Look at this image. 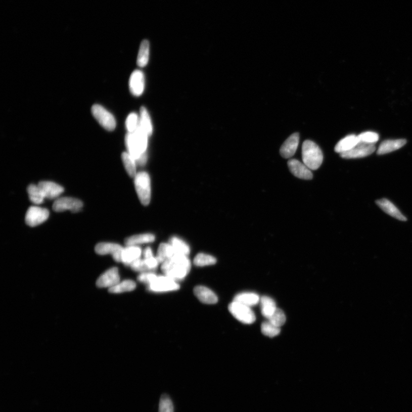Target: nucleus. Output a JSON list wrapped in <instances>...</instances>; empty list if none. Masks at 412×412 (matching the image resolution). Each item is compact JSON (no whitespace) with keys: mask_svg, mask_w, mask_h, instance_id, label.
Here are the masks:
<instances>
[{"mask_svg":"<svg viewBox=\"0 0 412 412\" xmlns=\"http://www.w3.org/2000/svg\"><path fill=\"white\" fill-rule=\"evenodd\" d=\"M261 331L264 336L269 337H274L279 335L281 332V328L275 326V325L267 321V322L262 323L261 325Z\"/></svg>","mask_w":412,"mask_h":412,"instance_id":"473e14b6","label":"nucleus"},{"mask_svg":"<svg viewBox=\"0 0 412 412\" xmlns=\"http://www.w3.org/2000/svg\"><path fill=\"white\" fill-rule=\"evenodd\" d=\"M121 159L128 174L132 177H135L137 174L136 160L128 152H124L121 155Z\"/></svg>","mask_w":412,"mask_h":412,"instance_id":"bb28decb","label":"nucleus"},{"mask_svg":"<svg viewBox=\"0 0 412 412\" xmlns=\"http://www.w3.org/2000/svg\"><path fill=\"white\" fill-rule=\"evenodd\" d=\"M158 276L152 271L142 272L138 277V280L141 283L149 285L151 284Z\"/></svg>","mask_w":412,"mask_h":412,"instance_id":"4c0bfd02","label":"nucleus"},{"mask_svg":"<svg viewBox=\"0 0 412 412\" xmlns=\"http://www.w3.org/2000/svg\"><path fill=\"white\" fill-rule=\"evenodd\" d=\"M140 112V125L147 135L150 136L153 133V128L149 112L144 107H141Z\"/></svg>","mask_w":412,"mask_h":412,"instance_id":"c85d7f7f","label":"nucleus"},{"mask_svg":"<svg viewBox=\"0 0 412 412\" xmlns=\"http://www.w3.org/2000/svg\"><path fill=\"white\" fill-rule=\"evenodd\" d=\"M262 314L267 319L274 314L277 309L276 303L269 297L263 296L260 299Z\"/></svg>","mask_w":412,"mask_h":412,"instance_id":"b1692460","label":"nucleus"},{"mask_svg":"<svg viewBox=\"0 0 412 412\" xmlns=\"http://www.w3.org/2000/svg\"><path fill=\"white\" fill-rule=\"evenodd\" d=\"M47 199H58L64 191L62 186L51 181H42L38 184Z\"/></svg>","mask_w":412,"mask_h":412,"instance_id":"2eb2a0df","label":"nucleus"},{"mask_svg":"<svg viewBox=\"0 0 412 412\" xmlns=\"http://www.w3.org/2000/svg\"><path fill=\"white\" fill-rule=\"evenodd\" d=\"M260 299L257 294L245 292L237 294L234 301L251 307L257 305L260 302Z\"/></svg>","mask_w":412,"mask_h":412,"instance_id":"4be33fe9","label":"nucleus"},{"mask_svg":"<svg viewBox=\"0 0 412 412\" xmlns=\"http://www.w3.org/2000/svg\"><path fill=\"white\" fill-rule=\"evenodd\" d=\"M159 412H174L171 399L167 394H162L160 398Z\"/></svg>","mask_w":412,"mask_h":412,"instance_id":"72a5a7b5","label":"nucleus"},{"mask_svg":"<svg viewBox=\"0 0 412 412\" xmlns=\"http://www.w3.org/2000/svg\"><path fill=\"white\" fill-rule=\"evenodd\" d=\"M359 143H365V144H373L378 142L379 140V134L372 131H368L361 133L357 136Z\"/></svg>","mask_w":412,"mask_h":412,"instance_id":"f704fd0d","label":"nucleus"},{"mask_svg":"<svg viewBox=\"0 0 412 412\" xmlns=\"http://www.w3.org/2000/svg\"><path fill=\"white\" fill-rule=\"evenodd\" d=\"M194 292L198 300L206 304H215L218 302V299L216 295L205 286H197L195 288Z\"/></svg>","mask_w":412,"mask_h":412,"instance_id":"a211bd4d","label":"nucleus"},{"mask_svg":"<svg viewBox=\"0 0 412 412\" xmlns=\"http://www.w3.org/2000/svg\"><path fill=\"white\" fill-rule=\"evenodd\" d=\"M123 249L122 246L115 243L102 242L95 247V252L101 255L111 254L115 261L121 262Z\"/></svg>","mask_w":412,"mask_h":412,"instance_id":"1a4fd4ad","label":"nucleus"},{"mask_svg":"<svg viewBox=\"0 0 412 412\" xmlns=\"http://www.w3.org/2000/svg\"><path fill=\"white\" fill-rule=\"evenodd\" d=\"M120 282V278L118 268L112 267L99 277L97 282V285L99 288L110 289L118 284Z\"/></svg>","mask_w":412,"mask_h":412,"instance_id":"9b49d317","label":"nucleus"},{"mask_svg":"<svg viewBox=\"0 0 412 412\" xmlns=\"http://www.w3.org/2000/svg\"><path fill=\"white\" fill-rule=\"evenodd\" d=\"M140 125V119L138 115L135 113L130 114L125 121V126L128 132L133 133L136 131Z\"/></svg>","mask_w":412,"mask_h":412,"instance_id":"e433bc0d","label":"nucleus"},{"mask_svg":"<svg viewBox=\"0 0 412 412\" xmlns=\"http://www.w3.org/2000/svg\"><path fill=\"white\" fill-rule=\"evenodd\" d=\"M286 320V315L284 311L279 309V308H277L274 314L268 319V322L279 328H281L285 324Z\"/></svg>","mask_w":412,"mask_h":412,"instance_id":"c9c22d12","label":"nucleus"},{"mask_svg":"<svg viewBox=\"0 0 412 412\" xmlns=\"http://www.w3.org/2000/svg\"><path fill=\"white\" fill-rule=\"evenodd\" d=\"M29 198L30 202L35 205H40L45 199L41 190L39 186L35 185H30L27 189Z\"/></svg>","mask_w":412,"mask_h":412,"instance_id":"cd10ccee","label":"nucleus"},{"mask_svg":"<svg viewBox=\"0 0 412 412\" xmlns=\"http://www.w3.org/2000/svg\"><path fill=\"white\" fill-rule=\"evenodd\" d=\"M302 155L303 163L310 170H317L322 166L324 159L323 152L314 142L309 140L303 142Z\"/></svg>","mask_w":412,"mask_h":412,"instance_id":"f03ea898","label":"nucleus"},{"mask_svg":"<svg viewBox=\"0 0 412 412\" xmlns=\"http://www.w3.org/2000/svg\"><path fill=\"white\" fill-rule=\"evenodd\" d=\"M128 153L136 160V161L146 154V151L143 149L135 134L128 132L125 138Z\"/></svg>","mask_w":412,"mask_h":412,"instance_id":"f8f14e48","label":"nucleus"},{"mask_svg":"<svg viewBox=\"0 0 412 412\" xmlns=\"http://www.w3.org/2000/svg\"><path fill=\"white\" fill-rule=\"evenodd\" d=\"M150 55V42L145 40L141 42L139 51L137 64L140 67H144L148 64Z\"/></svg>","mask_w":412,"mask_h":412,"instance_id":"a878e982","label":"nucleus"},{"mask_svg":"<svg viewBox=\"0 0 412 412\" xmlns=\"http://www.w3.org/2000/svg\"><path fill=\"white\" fill-rule=\"evenodd\" d=\"M180 286L177 282L166 276H157L148 286L150 291L154 293H164L176 291Z\"/></svg>","mask_w":412,"mask_h":412,"instance_id":"39448f33","label":"nucleus"},{"mask_svg":"<svg viewBox=\"0 0 412 412\" xmlns=\"http://www.w3.org/2000/svg\"><path fill=\"white\" fill-rule=\"evenodd\" d=\"M377 206L380 209L383 210L385 213L392 216V217L396 218L399 220L405 221L407 220L405 216L403 215L398 208L394 205V204L388 200L387 199L383 198L379 199L376 202Z\"/></svg>","mask_w":412,"mask_h":412,"instance_id":"f3484780","label":"nucleus"},{"mask_svg":"<svg viewBox=\"0 0 412 412\" xmlns=\"http://www.w3.org/2000/svg\"><path fill=\"white\" fill-rule=\"evenodd\" d=\"M290 171L293 174L301 179L310 180L313 178V173L304 163L297 159H291L288 163Z\"/></svg>","mask_w":412,"mask_h":412,"instance_id":"ddd939ff","label":"nucleus"},{"mask_svg":"<svg viewBox=\"0 0 412 412\" xmlns=\"http://www.w3.org/2000/svg\"><path fill=\"white\" fill-rule=\"evenodd\" d=\"M176 254L174 249L170 244H160L157 254V259L159 263H163L167 260L171 259Z\"/></svg>","mask_w":412,"mask_h":412,"instance_id":"393cba45","label":"nucleus"},{"mask_svg":"<svg viewBox=\"0 0 412 412\" xmlns=\"http://www.w3.org/2000/svg\"><path fill=\"white\" fill-rule=\"evenodd\" d=\"M170 244L174 249L176 254L188 256L190 253L189 246L179 238L176 237L171 238Z\"/></svg>","mask_w":412,"mask_h":412,"instance_id":"7c9ffc66","label":"nucleus"},{"mask_svg":"<svg viewBox=\"0 0 412 412\" xmlns=\"http://www.w3.org/2000/svg\"><path fill=\"white\" fill-rule=\"evenodd\" d=\"M135 187L139 199L143 205L147 206L151 200V180L148 173L140 172L134 177Z\"/></svg>","mask_w":412,"mask_h":412,"instance_id":"7ed1b4c3","label":"nucleus"},{"mask_svg":"<svg viewBox=\"0 0 412 412\" xmlns=\"http://www.w3.org/2000/svg\"><path fill=\"white\" fill-rule=\"evenodd\" d=\"M216 262V259L213 256L203 253L198 254L194 260L195 265L199 267L213 265Z\"/></svg>","mask_w":412,"mask_h":412,"instance_id":"2f4dec72","label":"nucleus"},{"mask_svg":"<svg viewBox=\"0 0 412 412\" xmlns=\"http://www.w3.org/2000/svg\"><path fill=\"white\" fill-rule=\"evenodd\" d=\"M142 254V249L136 246H128L124 248L121 262L125 265L130 266L136 260L141 258Z\"/></svg>","mask_w":412,"mask_h":412,"instance_id":"aec40b11","label":"nucleus"},{"mask_svg":"<svg viewBox=\"0 0 412 412\" xmlns=\"http://www.w3.org/2000/svg\"><path fill=\"white\" fill-rule=\"evenodd\" d=\"M136 286L135 282L127 280L120 282L118 284L110 288L108 291L110 293L116 294L131 292L136 288Z\"/></svg>","mask_w":412,"mask_h":412,"instance_id":"c756f323","label":"nucleus"},{"mask_svg":"<svg viewBox=\"0 0 412 412\" xmlns=\"http://www.w3.org/2000/svg\"><path fill=\"white\" fill-rule=\"evenodd\" d=\"M358 143V136L352 134V135L346 136L338 142L335 150L337 153L343 154L353 149Z\"/></svg>","mask_w":412,"mask_h":412,"instance_id":"412c9836","label":"nucleus"},{"mask_svg":"<svg viewBox=\"0 0 412 412\" xmlns=\"http://www.w3.org/2000/svg\"><path fill=\"white\" fill-rule=\"evenodd\" d=\"M155 240V237L152 234H143L132 236L125 240V244L128 246H136L149 244Z\"/></svg>","mask_w":412,"mask_h":412,"instance_id":"5701e85b","label":"nucleus"},{"mask_svg":"<svg viewBox=\"0 0 412 412\" xmlns=\"http://www.w3.org/2000/svg\"><path fill=\"white\" fill-rule=\"evenodd\" d=\"M49 210L38 206L30 207L25 215V222L30 227H36L49 219Z\"/></svg>","mask_w":412,"mask_h":412,"instance_id":"0eeeda50","label":"nucleus"},{"mask_svg":"<svg viewBox=\"0 0 412 412\" xmlns=\"http://www.w3.org/2000/svg\"><path fill=\"white\" fill-rule=\"evenodd\" d=\"M129 266L131 267L133 270L141 272V273L149 271L144 259L140 258L136 260Z\"/></svg>","mask_w":412,"mask_h":412,"instance_id":"58836bf2","label":"nucleus"},{"mask_svg":"<svg viewBox=\"0 0 412 412\" xmlns=\"http://www.w3.org/2000/svg\"><path fill=\"white\" fill-rule=\"evenodd\" d=\"M92 114L98 123L107 131H112L115 129L116 123L114 116L102 106L94 105Z\"/></svg>","mask_w":412,"mask_h":412,"instance_id":"423d86ee","label":"nucleus"},{"mask_svg":"<svg viewBox=\"0 0 412 412\" xmlns=\"http://www.w3.org/2000/svg\"><path fill=\"white\" fill-rule=\"evenodd\" d=\"M129 89L135 97H140L144 91L145 85V76L140 70L133 71L129 79Z\"/></svg>","mask_w":412,"mask_h":412,"instance_id":"4468645a","label":"nucleus"},{"mask_svg":"<svg viewBox=\"0 0 412 412\" xmlns=\"http://www.w3.org/2000/svg\"><path fill=\"white\" fill-rule=\"evenodd\" d=\"M192 264L188 256L175 254L162 264V270L165 276L177 282L184 280L191 270Z\"/></svg>","mask_w":412,"mask_h":412,"instance_id":"f257e3e1","label":"nucleus"},{"mask_svg":"<svg viewBox=\"0 0 412 412\" xmlns=\"http://www.w3.org/2000/svg\"><path fill=\"white\" fill-rule=\"evenodd\" d=\"M228 309L234 317L243 324H252L255 322V315L250 307L234 301Z\"/></svg>","mask_w":412,"mask_h":412,"instance_id":"20e7f679","label":"nucleus"},{"mask_svg":"<svg viewBox=\"0 0 412 412\" xmlns=\"http://www.w3.org/2000/svg\"><path fill=\"white\" fill-rule=\"evenodd\" d=\"M406 140L404 139L395 140H387L381 143L377 150V154L379 155L387 154L394 151L402 148L406 144Z\"/></svg>","mask_w":412,"mask_h":412,"instance_id":"6ab92c4d","label":"nucleus"},{"mask_svg":"<svg viewBox=\"0 0 412 412\" xmlns=\"http://www.w3.org/2000/svg\"><path fill=\"white\" fill-rule=\"evenodd\" d=\"M143 255H144V258H149L151 257H154L153 251L150 248V247H147L143 252Z\"/></svg>","mask_w":412,"mask_h":412,"instance_id":"ea45409f","label":"nucleus"},{"mask_svg":"<svg viewBox=\"0 0 412 412\" xmlns=\"http://www.w3.org/2000/svg\"><path fill=\"white\" fill-rule=\"evenodd\" d=\"M376 146L373 144H365V143H358L354 148L346 153L340 154L341 157L344 159H357L368 157L374 153Z\"/></svg>","mask_w":412,"mask_h":412,"instance_id":"9d476101","label":"nucleus"},{"mask_svg":"<svg viewBox=\"0 0 412 412\" xmlns=\"http://www.w3.org/2000/svg\"><path fill=\"white\" fill-rule=\"evenodd\" d=\"M300 141V135L298 133L292 134L288 138L280 149V154L284 158H290L294 155L297 150Z\"/></svg>","mask_w":412,"mask_h":412,"instance_id":"dca6fc26","label":"nucleus"},{"mask_svg":"<svg viewBox=\"0 0 412 412\" xmlns=\"http://www.w3.org/2000/svg\"><path fill=\"white\" fill-rule=\"evenodd\" d=\"M82 206L83 203L79 199L71 197H59L54 203L53 210L59 212L66 210L77 212L81 210Z\"/></svg>","mask_w":412,"mask_h":412,"instance_id":"6e6552de","label":"nucleus"}]
</instances>
